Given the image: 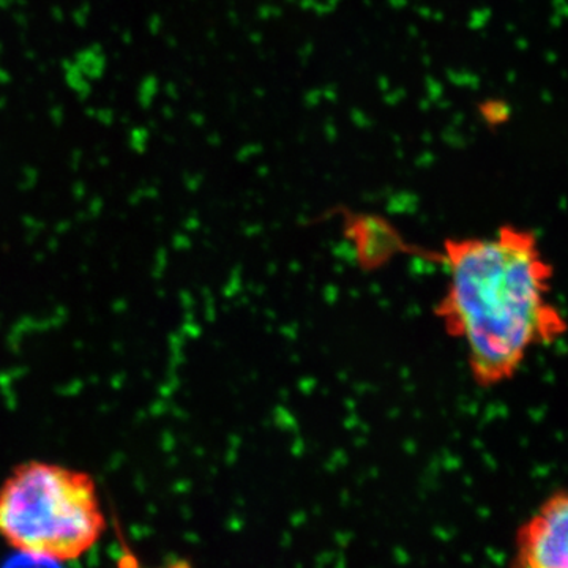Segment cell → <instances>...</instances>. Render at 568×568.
I'll use <instances>...</instances> for the list:
<instances>
[{
  "label": "cell",
  "mask_w": 568,
  "mask_h": 568,
  "mask_svg": "<svg viewBox=\"0 0 568 568\" xmlns=\"http://www.w3.org/2000/svg\"><path fill=\"white\" fill-rule=\"evenodd\" d=\"M518 568H568V493L545 500L518 534Z\"/></svg>",
  "instance_id": "3"
},
{
  "label": "cell",
  "mask_w": 568,
  "mask_h": 568,
  "mask_svg": "<svg viewBox=\"0 0 568 568\" xmlns=\"http://www.w3.org/2000/svg\"><path fill=\"white\" fill-rule=\"evenodd\" d=\"M115 568H194L193 564L186 559H174L170 562L159 564V566H148L132 551L129 545L123 544L121 555H119Z\"/></svg>",
  "instance_id": "4"
},
{
  "label": "cell",
  "mask_w": 568,
  "mask_h": 568,
  "mask_svg": "<svg viewBox=\"0 0 568 568\" xmlns=\"http://www.w3.org/2000/svg\"><path fill=\"white\" fill-rule=\"evenodd\" d=\"M106 530L99 485L85 470L29 459L0 484V540L18 555L73 562Z\"/></svg>",
  "instance_id": "2"
},
{
  "label": "cell",
  "mask_w": 568,
  "mask_h": 568,
  "mask_svg": "<svg viewBox=\"0 0 568 568\" xmlns=\"http://www.w3.org/2000/svg\"><path fill=\"white\" fill-rule=\"evenodd\" d=\"M437 256L447 274L437 317L465 347L478 386L514 379L536 347L568 331L551 298L555 267L534 231L504 224L493 234L448 239Z\"/></svg>",
  "instance_id": "1"
},
{
  "label": "cell",
  "mask_w": 568,
  "mask_h": 568,
  "mask_svg": "<svg viewBox=\"0 0 568 568\" xmlns=\"http://www.w3.org/2000/svg\"><path fill=\"white\" fill-rule=\"evenodd\" d=\"M58 562H51V560L31 558L17 552V559H11L3 568H58Z\"/></svg>",
  "instance_id": "5"
}]
</instances>
